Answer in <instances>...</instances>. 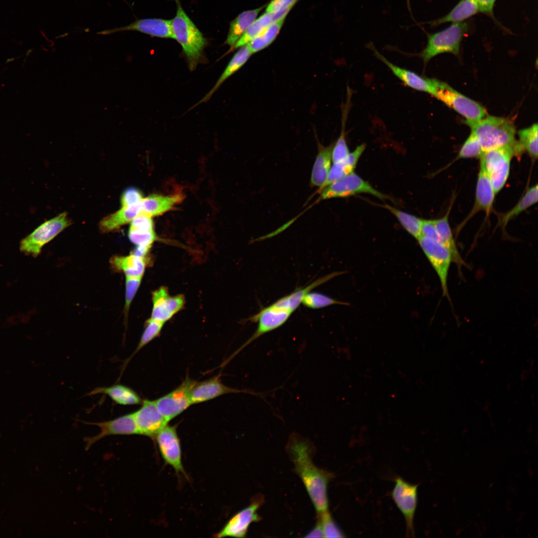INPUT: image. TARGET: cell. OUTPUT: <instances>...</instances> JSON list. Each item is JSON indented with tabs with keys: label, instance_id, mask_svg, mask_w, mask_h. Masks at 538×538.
Returning <instances> with one entry per match:
<instances>
[{
	"label": "cell",
	"instance_id": "obj_8",
	"mask_svg": "<svg viewBox=\"0 0 538 538\" xmlns=\"http://www.w3.org/2000/svg\"><path fill=\"white\" fill-rule=\"evenodd\" d=\"M417 240L440 280L442 294L449 299L448 276L453 262L449 251L440 242L421 235Z\"/></svg>",
	"mask_w": 538,
	"mask_h": 538
},
{
	"label": "cell",
	"instance_id": "obj_46",
	"mask_svg": "<svg viewBox=\"0 0 538 538\" xmlns=\"http://www.w3.org/2000/svg\"><path fill=\"white\" fill-rule=\"evenodd\" d=\"M497 0H476L479 12L483 13L490 17L497 24L505 29L495 18L494 14V6Z\"/></svg>",
	"mask_w": 538,
	"mask_h": 538
},
{
	"label": "cell",
	"instance_id": "obj_33",
	"mask_svg": "<svg viewBox=\"0 0 538 538\" xmlns=\"http://www.w3.org/2000/svg\"><path fill=\"white\" fill-rule=\"evenodd\" d=\"M538 200V186L536 184L529 188L516 205L502 216L500 222L501 227L505 228L510 220L537 203Z\"/></svg>",
	"mask_w": 538,
	"mask_h": 538
},
{
	"label": "cell",
	"instance_id": "obj_32",
	"mask_svg": "<svg viewBox=\"0 0 538 538\" xmlns=\"http://www.w3.org/2000/svg\"><path fill=\"white\" fill-rule=\"evenodd\" d=\"M285 17L270 24L247 44L252 54L266 48L272 42L278 35Z\"/></svg>",
	"mask_w": 538,
	"mask_h": 538
},
{
	"label": "cell",
	"instance_id": "obj_29",
	"mask_svg": "<svg viewBox=\"0 0 538 538\" xmlns=\"http://www.w3.org/2000/svg\"><path fill=\"white\" fill-rule=\"evenodd\" d=\"M104 394L108 395L116 403L121 405L140 404L142 401L138 394L131 388L121 385L109 387H97L88 395Z\"/></svg>",
	"mask_w": 538,
	"mask_h": 538
},
{
	"label": "cell",
	"instance_id": "obj_41",
	"mask_svg": "<svg viewBox=\"0 0 538 538\" xmlns=\"http://www.w3.org/2000/svg\"><path fill=\"white\" fill-rule=\"evenodd\" d=\"M355 167L348 161L346 158L341 161L334 163L330 168L327 178L322 188L353 172Z\"/></svg>",
	"mask_w": 538,
	"mask_h": 538
},
{
	"label": "cell",
	"instance_id": "obj_48",
	"mask_svg": "<svg viewBox=\"0 0 538 538\" xmlns=\"http://www.w3.org/2000/svg\"><path fill=\"white\" fill-rule=\"evenodd\" d=\"M297 0H272L268 5L266 12H272L291 4H294Z\"/></svg>",
	"mask_w": 538,
	"mask_h": 538
},
{
	"label": "cell",
	"instance_id": "obj_43",
	"mask_svg": "<svg viewBox=\"0 0 538 538\" xmlns=\"http://www.w3.org/2000/svg\"><path fill=\"white\" fill-rule=\"evenodd\" d=\"M142 278L141 277L126 276L125 303L124 306V313L126 317L128 315L130 305L139 287Z\"/></svg>",
	"mask_w": 538,
	"mask_h": 538
},
{
	"label": "cell",
	"instance_id": "obj_19",
	"mask_svg": "<svg viewBox=\"0 0 538 538\" xmlns=\"http://www.w3.org/2000/svg\"><path fill=\"white\" fill-rule=\"evenodd\" d=\"M367 46L373 52L374 55L386 65L392 73L406 86L415 90L426 92L433 96L434 78L422 77L414 72L394 64L381 54L372 43L368 44Z\"/></svg>",
	"mask_w": 538,
	"mask_h": 538
},
{
	"label": "cell",
	"instance_id": "obj_4",
	"mask_svg": "<svg viewBox=\"0 0 538 538\" xmlns=\"http://www.w3.org/2000/svg\"><path fill=\"white\" fill-rule=\"evenodd\" d=\"M523 152L519 142L487 150L480 158V166L488 176L496 194L505 186L510 174L511 161Z\"/></svg>",
	"mask_w": 538,
	"mask_h": 538
},
{
	"label": "cell",
	"instance_id": "obj_45",
	"mask_svg": "<svg viewBox=\"0 0 538 538\" xmlns=\"http://www.w3.org/2000/svg\"><path fill=\"white\" fill-rule=\"evenodd\" d=\"M129 229L140 231H154L152 217L140 213L131 221Z\"/></svg>",
	"mask_w": 538,
	"mask_h": 538
},
{
	"label": "cell",
	"instance_id": "obj_12",
	"mask_svg": "<svg viewBox=\"0 0 538 538\" xmlns=\"http://www.w3.org/2000/svg\"><path fill=\"white\" fill-rule=\"evenodd\" d=\"M292 312L273 304L264 308L248 320L258 322L257 328L252 336L235 353L234 356L245 347L263 335L273 331L284 324Z\"/></svg>",
	"mask_w": 538,
	"mask_h": 538
},
{
	"label": "cell",
	"instance_id": "obj_22",
	"mask_svg": "<svg viewBox=\"0 0 538 538\" xmlns=\"http://www.w3.org/2000/svg\"><path fill=\"white\" fill-rule=\"evenodd\" d=\"M294 5L291 4L272 12H266L256 19L229 51L247 44L270 24L286 16Z\"/></svg>",
	"mask_w": 538,
	"mask_h": 538
},
{
	"label": "cell",
	"instance_id": "obj_25",
	"mask_svg": "<svg viewBox=\"0 0 538 538\" xmlns=\"http://www.w3.org/2000/svg\"><path fill=\"white\" fill-rule=\"evenodd\" d=\"M452 204L453 202H451L447 211L443 217L435 220V225L439 242L449 251L452 257L453 262L460 269L465 263L457 249L448 220Z\"/></svg>",
	"mask_w": 538,
	"mask_h": 538
},
{
	"label": "cell",
	"instance_id": "obj_9",
	"mask_svg": "<svg viewBox=\"0 0 538 538\" xmlns=\"http://www.w3.org/2000/svg\"><path fill=\"white\" fill-rule=\"evenodd\" d=\"M320 199L346 197L358 193L372 194L381 199L388 197L376 190L369 182L353 172L345 177L321 188Z\"/></svg>",
	"mask_w": 538,
	"mask_h": 538
},
{
	"label": "cell",
	"instance_id": "obj_21",
	"mask_svg": "<svg viewBox=\"0 0 538 538\" xmlns=\"http://www.w3.org/2000/svg\"><path fill=\"white\" fill-rule=\"evenodd\" d=\"M496 194L488 176L483 169L480 166L476 183L474 204L461 225L466 223L479 211L485 212L488 216L493 209Z\"/></svg>",
	"mask_w": 538,
	"mask_h": 538
},
{
	"label": "cell",
	"instance_id": "obj_11",
	"mask_svg": "<svg viewBox=\"0 0 538 538\" xmlns=\"http://www.w3.org/2000/svg\"><path fill=\"white\" fill-rule=\"evenodd\" d=\"M263 502L262 495L255 496L250 504L233 516L215 537H245L251 524L260 520L258 510Z\"/></svg>",
	"mask_w": 538,
	"mask_h": 538
},
{
	"label": "cell",
	"instance_id": "obj_27",
	"mask_svg": "<svg viewBox=\"0 0 538 538\" xmlns=\"http://www.w3.org/2000/svg\"><path fill=\"white\" fill-rule=\"evenodd\" d=\"M252 54L247 44L241 47L233 55L213 87L198 104L209 100L221 85L231 75L238 71L246 63Z\"/></svg>",
	"mask_w": 538,
	"mask_h": 538
},
{
	"label": "cell",
	"instance_id": "obj_44",
	"mask_svg": "<svg viewBox=\"0 0 538 538\" xmlns=\"http://www.w3.org/2000/svg\"><path fill=\"white\" fill-rule=\"evenodd\" d=\"M143 199L142 192L134 187L126 189L121 197L122 207H129L138 204Z\"/></svg>",
	"mask_w": 538,
	"mask_h": 538
},
{
	"label": "cell",
	"instance_id": "obj_40",
	"mask_svg": "<svg viewBox=\"0 0 538 538\" xmlns=\"http://www.w3.org/2000/svg\"><path fill=\"white\" fill-rule=\"evenodd\" d=\"M324 534V538H343L344 533L334 521L328 510L317 514Z\"/></svg>",
	"mask_w": 538,
	"mask_h": 538
},
{
	"label": "cell",
	"instance_id": "obj_47",
	"mask_svg": "<svg viewBox=\"0 0 538 538\" xmlns=\"http://www.w3.org/2000/svg\"><path fill=\"white\" fill-rule=\"evenodd\" d=\"M421 235L439 242L435 220H422Z\"/></svg>",
	"mask_w": 538,
	"mask_h": 538
},
{
	"label": "cell",
	"instance_id": "obj_3",
	"mask_svg": "<svg viewBox=\"0 0 538 538\" xmlns=\"http://www.w3.org/2000/svg\"><path fill=\"white\" fill-rule=\"evenodd\" d=\"M469 126L476 135L483 152L518 142L515 139L514 124L506 118L486 116Z\"/></svg>",
	"mask_w": 538,
	"mask_h": 538
},
{
	"label": "cell",
	"instance_id": "obj_42",
	"mask_svg": "<svg viewBox=\"0 0 538 538\" xmlns=\"http://www.w3.org/2000/svg\"><path fill=\"white\" fill-rule=\"evenodd\" d=\"M128 237L131 242L136 246H151L156 240L154 231H140L129 229Z\"/></svg>",
	"mask_w": 538,
	"mask_h": 538
},
{
	"label": "cell",
	"instance_id": "obj_37",
	"mask_svg": "<svg viewBox=\"0 0 538 538\" xmlns=\"http://www.w3.org/2000/svg\"><path fill=\"white\" fill-rule=\"evenodd\" d=\"M164 323V322L155 320L151 318L146 321L145 327L139 344L133 355L129 359H127L125 363L126 364H127L129 360L142 347L159 335Z\"/></svg>",
	"mask_w": 538,
	"mask_h": 538
},
{
	"label": "cell",
	"instance_id": "obj_17",
	"mask_svg": "<svg viewBox=\"0 0 538 538\" xmlns=\"http://www.w3.org/2000/svg\"><path fill=\"white\" fill-rule=\"evenodd\" d=\"M87 423L97 425L101 431L96 435L85 438L86 450H88L93 444L106 436L138 434L134 412L109 421Z\"/></svg>",
	"mask_w": 538,
	"mask_h": 538
},
{
	"label": "cell",
	"instance_id": "obj_18",
	"mask_svg": "<svg viewBox=\"0 0 538 538\" xmlns=\"http://www.w3.org/2000/svg\"><path fill=\"white\" fill-rule=\"evenodd\" d=\"M151 319L165 323L181 310L185 303L183 295L170 296L167 287L162 286L152 292Z\"/></svg>",
	"mask_w": 538,
	"mask_h": 538
},
{
	"label": "cell",
	"instance_id": "obj_35",
	"mask_svg": "<svg viewBox=\"0 0 538 538\" xmlns=\"http://www.w3.org/2000/svg\"><path fill=\"white\" fill-rule=\"evenodd\" d=\"M384 207L397 217L403 227L411 235L416 239L421 236L422 219L389 205H385Z\"/></svg>",
	"mask_w": 538,
	"mask_h": 538
},
{
	"label": "cell",
	"instance_id": "obj_30",
	"mask_svg": "<svg viewBox=\"0 0 538 538\" xmlns=\"http://www.w3.org/2000/svg\"><path fill=\"white\" fill-rule=\"evenodd\" d=\"M146 263L145 258L132 253L126 256H115L111 260L112 267L128 277H142Z\"/></svg>",
	"mask_w": 538,
	"mask_h": 538
},
{
	"label": "cell",
	"instance_id": "obj_10",
	"mask_svg": "<svg viewBox=\"0 0 538 538\" xmlns=\"http://www.w3.org/2000/svg\"><path fill=\"white\" fill-rule=\"evenodd\" d=\"M418 485L411 484L398 477L392 492V497L403 515L407 537H414L413 522L417 502Z\"/></svg>",
	"mask_w": 538,
	"mask_h": 538
},
{
	"label": "cell",
	"instance_id": "obj_36",
	"mask_svg": "<svg viewBox=\"0 0 538 538\" xmlns=\"http://www.w3.org/2000/svg\"><path fill=\"white\" fill-rule=\"evenodd\" d=\"M304 306L311 309H319L333 304L348 305V302L335 299L326 295L316 292H309L303 297Z\"/></svg>",
	"mask_w": 538,
	"mask_h": 538
},
{
	"label": "cell",
	"instance_id": "obj_31",
	"mask_svg": "<svg viewBox=\"0 0 538 538\" xmlns=\"http://www.w3.org/2000/svg\"><path fill=\"white\" fill-rule=\"evenodd\" d=\"M264 7L244 11L232 21L225 43L231 47L234 45L255 20Z\"/></svg>",
	"mask_w": 538,
	"mask_h": 538
},
{
	"label": "cell",
	"instance_id": "obj_34",
	"mask_svg": "<svg viewBox=\"0 0 538 538\" xmlns=\"http://www.w3.org/2000/svg\"><path fill=\"white\" fill-rule=\"evenodd\" d=\"M518 142L523 151H526L533 160L538 158V125L533 124L531 127L518 132Z\"/></svg>",
	"mask_w": 538,
	"mask_h": 538
},
{
	"label": "cell",
	"instance_id": "obj_49",
	"mask_svg": "<svg viewBox=\"0 0 538 538\" xmlns=\"http://www.w3.org/2000/svg\"><path fill=\"white\" fill-rule=\"evenodd\" d=\"M304 537L305 538H324L323 532L320 520L318 521L314 528L310 531Z\"/></svg>",
	"mask_w": 538,
	"mask_h": 538
},
{
	"label": "cell",
	"instance_id": "obj_13",
	"mask_svg": "<svg viewBox=\"0 0 538 538\" xmlns=\"http://www.w3.org/2000/svg\"><path fill=\"white\" fill-rule=\"evenodd\" d=\"M196 382L186 378L176 389L155 401L161 413L169 421L191 404L190 393Z\"/></svg>",
	"mask_w": 538,
	"mask_h": 538
},
{
	"label": "cell",
	"instance_id": "obj_24",
	"mask_svg": "<svg viewBox=\"0 0 538 538\" xmlns=\"http://www.w3.org/2000/svg\"><path fill=\"white\" fill-rule=\"evenodd\" d=\"M479 12L476 0H460L446 15L423 23L429 24L431 27H436L445 23L461 22Z\"/></svg>",
	"mask_w": 538,
	"mask_h": 538
},
{
	"label": "cell",
	"instance_id": "obj_1",
	"mask_svg": "<svg viewBox=\"0 0 538 538\" xmlns=\"http://www.w3.org/2000/svg\"><path fill=\"white\" fill-rule=\"evenodd\" d=\"M287 451L295 472L303 482L317 514L328 510L327 486L333 475L315 465L311 442L298 435H292Z\"/></svg>",
	"mask_w": 538,
	"mask_h": 538
},
{
	"label": "cell",
	"instance_id": "obj_39",
	"mask_svg": "<svg viewBox=\"0 0 538 538\" xmlns=\"http://www.w3.org/2000/svg\"><path fill=\"white\" fill-rule=\"evenodd\" d=\"M348 104H346V110L343 112L342 119V127L341 133L339 138L333 147L332 153V160L333 163H336L343 160L349 154V150L347 146L345 131V124L346 116L348 112Z\"/></svg>",
	"mask_w": 538,
	"mask_h": 538
},
{
	"label": "cell",
	"instance_id": "obj_15",
	"mask_svg": "<svg viewBox=\"0 0 538 538\" xmlns=\"http://www.w3.org/2000/svg\"><path fill=\"white\" fill-rule=\"evenodd\" d=\"M138 434L154 438L169 422L158 410L155 401L145 400L134 412Z\"/></svg>",
	"mask_w": 538,
	"mask_h": 538
},
{
	"label": "cell",
	"instance_id": "obj_14",
	"mask_svg": "<svg viewBox=\"0 0 538 538\" xmlns=\"http://www.w3.org/2000/svg\"><path fill=\"white\" fill-rule=\"evenodd\" d=\"M155 437L165 462L172 467L177 474L181 473L187 477L182 463L181 445L176 427L167 425Z\"/></svg>",
	"mask_w": 538,
	"mask_h": 538
},
{
	"label": "cell",
	"instance_id": "obj_16",
	"mask_svg": "<svg viewBox=\"0 0 538 538\" xmlns=\"http://www.w3.org/2000/svg\"><path fill=\"white\" fill-rule=\"evenodd\" d=\"M126 31H135L151 36L174 39L172 20L160 18L137 19L126 26L106 29L97 34L105 35Z\"/></svg>",
	"mask_w": 538,
	"mask_h": 538
},
{
	"label": "cell",
	"instance_id": "obj_6",
	"mask_svg": "<svg viewBox=\"0 0 538 538\" xmlns=\"http://www.w3.org/2000/svg\"><path fill=\"white\" fill-rule=\"evenodd\" d=\"M433 96L452 108L466 119L469 126L487 115L485 108L479 103L457 92L447 83L434 79Z\"/></svg>",
	"mask_w": 538,
	"mask_h": 538
},
{
	"label": "cell",
	"instance_id": "obj_5",
	"mask_svg": "<svg viewBox=\"0 0 538 538\" xmlns=\"http://www.w3.org/2000/svg\"><path fill=\"white\" fill-rule=\"evenodd\" d=\"M469 30V24L463 21L452 23L445 28L432 33L424 31L427 43L418 56L425 64L433 57L442 53L458 55L462 39Z\"/></svg>",
	"mask_w": 538,
	"mask_h": 538
},
{
	"label": "cell",
	"instance_id": "obj_2",
	"mask_svg": "<svg viewBox=\"0 0 538 538\" xmlns=\"http://www.w3.org/2000/svg\"><path fill=\"white\" fill-rule=\"evenodd\" d=\"M177 10L171 19L174 39L181 45L190 70L204 60L207 40L183 10L179 0H174Z\"/></svg>",
	"mask_w": 538,
	"mask_h": 538
},
{
	"label": "cell",
	"instance_id": "obj_38",
	"mask_svg": "<svg viewBox=\"0 0 538 538\" xmlns=\"http://www.w3.org/2000/svg\"><path fill=\"white\" fill-rule=\"evenodd\" d=\"M483 151L475 134L471 131L469 136L463 143L455 160L461 158H479Z\"/></svg>",
	"mask_w": 538,
	"mask_h": 538
},
{
	"label": "cell",
	"instance_id": "obj_28",
	"mask_svg": "<svg viewBox=\"0 0 538 538\" xmlns=\"http://www.w3.org/2000/svg\"><path fill=\"white\" fill-rule=\"evenodd\" d=\"M140 213V203L131 206L122 207L100 221V230L104 232L117 230L121 226L131 223Z\"/></svg>",
	"mask_w": 538,
	"mask_h": 538
},
{
	"label": "cell",
	"instance_id": "obj_20",
	"mask_svg": "<svg viewBox=\"0 0 538 538\" xmlns=\"http://www.w3.org/2000/svg\"><path fill=\"white\" fill-rule=\"evenodd\" d=\"M239 393L259 394L250 391L227 387L221 382L218 377H215L200 383L196 382L191 391L190 400L192 404L204 402L223 395Z\"/></svg>",
	"mask_w": 538,
	"mask_h": 538
},
{
	"label": "cell",
	"instance_id": "obj_7",
	"mask_svg": "<svg viewBox=\"0 0 538 538\" xmlns=\"http://www.w3.org/2000/svg\"><path fill=\"white\" fill-rule=\"evenodd\" d=\"M71 224L66 212L42 223L20 242V251L26 255L36 257L43 246L53 240Z\"/></svg>",
	"mask_w": 538,
	"mask_h": 538
},
{
	"label": "cell",
	"instance_id": "obj_26",
	"mask_svg": "<svg viewBox=\"0 0 538 538\" xmlns=\"http://www.w3.org/2000/svg\"><path fill=\"white\" fill-rule=\"evenodd\" d=\"M333 144L325 146L318 143V153L316 157L311 175V184L315 186L323 187L331 168Z\"/></svg>",
	"mask_w": 538,
	"mask_h": 538
},
{
	"label": "cell",
	"instance_id": "obj_23",
	"mask_svg": "<svg viewBox=\"0 0 538 538\" xmlns=\"http://www.w3.org/2000/svg\"><path fill=\"white\" fill-rule=\"evenodd\" d=\"M183 195L177 194L173 195L163 196L152 194L143 198L140 202L141 214L150 217L161 215L170 210L183 199Z\"/></svg>",
	"mask_w": 538,
	"mask_h": 538
}]
</instances>
